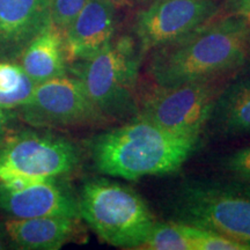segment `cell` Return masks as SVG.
Masks as SVG:
<instances>
[{
	"label": "cell",
	"instance_id": "1",
	"mask_svg": "<svg viewBox=\"0 0 250 250\" xmlns=\"http://www.w3.org/2000/svg\"><path fill=\"white\" fill-rule=\"evenodd\" d=\"M249 52V23L229 14L154 50L147 72L160 87L220 80L245 66Z\"/></svg>",
	"mask_w": 250,
	"mask_h": 250
},
{
	"label": "cell",
	"instance_id": "2",
	"mask_svg": "<svg viewBox=\"0 0 250 250\" xmlns=\"http://www.w3.org/2000/svg\"><path fill=\"white\" fill-rule=\"evenodd\" d=\"M201 137L183 136L139 115L89 142L99 173L123 180L176 173L199 147Z\"/></svg>",
	"mask_w": 250,
	"mask_h": 250
},
{
	"label": "cell",
	"instance_id": "3",
	"mask_svg": "<svg viewBox=\"0 0 250 250\" xmlns=\"http://www.w3.org/2000/svg\"><path fill=\"white\" fill-rule=\"evenodd\" d=\"M174 221L214 230L250 250V183L184 180L170 197Z\"/></svg>",
	"mask_w": 250,
	"mask_h": 250
},
{
	"label": "cell",
	"instance_id": "4",
	"mask_svg": "<svg viewBox=\"0 0 250 250\" xmlns=\"http://www.w3.org/2000/svg\"><path fill=\"white\" fill-rule=\"evenodd\" d=\"M142 51L130 37L111 41L92 57L73 62L71 72L85 86L103 116L129 121L139 114L137 92Z\"/></svg>",
	"mask_w": 250,
	"mask_h": 250
},
{
	"label": "cell",
	"instance_id": "5",
	"mask_svg": "<svg viewBox=\"0 0 250 250\" xmlns=\"http://www.w3.org/2000/svg\"><path fill=\"white\" fill-rule=\"evenodd\" d=\"M80 219L103 242L124 249H140L155 218L147 203L129 186L92 179L78 196Z\"/></svg>",
	"mask_w": 250,
	"mask_h": 250
},
{
	"label": "cell",
	"instance_id": "6",
	"mask_svg": "<svg viewBox=\"0 0 250 250\" xmlns=\"http://www.w3.org/2000/svg\"><path fill=\"white\" fill-rule=\"evenodd\" d=\"M80 161V148L71 140L23 131L0 146V182L57 179L73 171Z\"/></svg>",
	"mask_w": 250,
	"mask_h": 250
},
{
	"label": "cell",
	"instance_id": "7",
	"mask_svg": "<svg viewBox=\"0 0 250 250\" xmlns=\"http://www.w3.org/2000/svg\"><path fill=\"white\" fill-rule=\"evenodd\" d=\"M218 81L155 86L139 98L138 115L171 132L201 137L223 87Z\"/></svg>",
	"mask_w": 250,
	"mask_h": 250
},
{
	"label": "cell",
	"instance_id": "8",
	"mask_svg": "<svg viewBox=\"0 0 250 250\" xmlns=\"http://www.w3.org/2000/svg\"><path fill=\"white\" fill-rule=\"evenodd\" d=\"M21 117L33 126H85L107 123L79 78L66 74L37 83L20 108Z\"/></svg>",
	"mask_w": 250,
	"mask_h": 250
},
{
	"label": "cell",
	"instance_id": "9",
	"mask_svg": "<svg viewBox=\"0 0 250 250\" xmlns=\"http://www.w3.org/2000/svg\"><path fill=\"white\" fill-rule=\"evenodd\" d=\"M218 13L215 0H154L134 21L140 51L169 45L210 22Z\"/></svg>",
	"mask_w": 250,
	"mask_h": 250
},
{
	"label": "cell",
	"instance_id": "10",
	"mask_svg": "<svg viewBox=\"0 0 250 250\" xmlns=\"http://www.w3.org/2000/svg\"><path fill=\"white\" fill-rule=\"evenodd\" d=\"M0 210L11 218L39 217L79 218V202L56 179L0 182Z\"/></svg>",
	"mask_w": 250,
	"mask_h": 250
},
{
	"label": "cell",
	"instance_id": "11",
	"mask_svg": "<svg viewBox=\"0 0 250 250\" xmlns=\"http://www.w3.org/2000/svg\"><path fill=\"white\" fill-rule=\"evenodd\" d=\"M116 30V4L112 0H88L64 31L67 62L92 57L112 41Z\"/></svg>",
	"mask_w": 250,
	"mask_h": 250
},
{
	"label": "cell",
	"instance_id": "12",
	"mask_svg": "<svg viewBox=\"0 0 250 250\" xmlns=\"http://www.w3.org/2000/svg\"><path fill=\"white\" fill-rule=\"evenodd\" d=\"M51 0H0V57L15 58L51 23Z\"/></svg>",
	"mask_w": 250,
	"mask_h": 250
},
{
	"label": "cell",
	"instance_id": "13",
	"mask_svg": "<svg viewBox=\"0 0 250 250\" xmlns=\"http://www.w3.org/2000/svg\"><path fill=\"white\" fill-rule=\"evenodd\" d=\"M5 227L11 241L24 250H58L83 235L79 218L59 215L11 218Z\"/></svg>",
	"mask_w": 250,
	"mask_h": 250
},
{
	"label": "cell",
	"instance_id": "14",
	"mask_svg": "<svg viewBox=\"0 0 250 250\" xmlns=\"http://www.w3.org/2000/svg\"><path fill=\"white\" fill-rule=\"evenodd\" d=\"M208 126L226 138L250 136V72L221 87Z\"/></svg>",
	"mask_w": 250,
	"mask_h": 250
},
{
	"label": "cell",
	"instance_id": "15",
	"mask_svg": "<svg viewBox=\"0 0 250 250\" xmlns=\"http://www.w3.org/2000/svg\"><path fill=\"white\" fill-rule=\"evenodd\" d=\"M21 66L36 83L67 73L64 33L50 23L21 52Z\"/></svg>",
	"mask_w": 250,
	"mask_h": 250
},
{
	"label": "cell",
	"instance_id": "16",
	"mask_svg": "<svg viewBox=\"0 0 250 250\" xmlns=\"http://www.w3.org/2000/svg\"><path fill=\"white\" fill-rule=\"evenodd\" d=\"M37 83L22 66L11 62H0V108H21L29 101Z\"/></svg>",
	"mask_w": 250,
	"mask_h": 250
},
{
	"label": "cell",
	"instance_id": "17",
	"mask_svg": "<svg viewBox=\"0 0 250 250\" xmlns=\"http://www.w3.org/2000/svg\"><path fill=\"white\" fill-rule=\"evenodd\" d=\"M140 249L145 250H192L188 236L177 221H154Z\"/></svg>",
	"mask_w": 250,
	"mask_h": 250
},
{
	"label": "cell",
	"instance_id": "18",
	"mask_svg": "<svg viewBox=\"0 0 250 250\" xmlns=\"http://www.w3.org/2000/svg\"><path fill=\"white\" fill-rule=\"evenodd\" d=\"M179 224L191 243L192 250H249L243 243L214 230L182 223Z\"/></svg>",
	"mask_w": 250,
	"mask_h": 250
},
{
	"label": "cell",
	"instance_id": "19",
	"mask_svg": "<svg viewBox=\"0 0 250 250\" xmlns=\"http://www.w3.org/2000/svg\"><path fill=\"white\" fill-rule=\"evenodd\" d=\"M87 2L88 0H51V23L64 33Z\"/></svg>",
	"mask_w": 250,
	"mask_h": 250
},
{
	"label": "cell",
	"instance_id": "20",
	"mask_svg": "<svg viewBox=\"0 0 250 250\" xmlns=\"http://www.w3.org/2000/svg\"><path fill=\"white\" fill-rule=\"evenodd\" d=\"M221 167L234 180L250 183V146L230 152L221 160Z\"/></svg>",
	"mask_w": 250,
	"mask_h": 250
},
{
	"label": "cell",
	"instance_id": "21",
	"mask_svg": "<svg viewBox=\"0 0 250 250\" xmlns=\"http://www.w3.org/2000/svg\"><path fill=\"white\" fill-rule=\"evenodd\" d=\"M229 7L232 11L230 14L245 19L250 23V0H230Z\"/></svg>",
	"mask_w": 250,
	"mask_h": 250
},
{
	"label": "cell",
	"instance_id": "22",
	"mask_svg": "<svg viewBox=\"0 0 250 250\" xmlns=\"http://www.w3.org/2000/svg\"><path fill=\"white\" fill-rule=\"evenodd\" d=\"M7 110H4V109L0 108V140H1L2 136H4L6 126H7V122H8V115Z\"/></svg>",
	"mask_w": 250,
	"mask_h": 250
},
{
	"label": "cell",
	"instance_id": "23",
	"mask_svg": "<svg viewBox=\"0 0 250 250\" xmlns=\"http://www.w3.org/2000/svg\"><path fill=\"white\" fill-rule=\"evenodd\" d=\"M112 1H114L115 4H120V2H123L124 0H112Z\"/></svg>",
	"mask_w": 250,
	"mask_h": 250
},
{
	"label": "cell",
	"instance_id": "24",
	"mask_svg": "<svg viewBox=\"0 0 250 250\" xmlns=\"http://www.w3.org/2000/svg\"><path fill=\"white\" fill-rule=\"evenodd\" d=\"M249 44H250V23H249Z\"/></svg>",
	"mask_w": 250,
	"mask_h": 250
},
{
	"label": "cell",
	"instance_id": "25",
	"mask_svg": "<svg viewBox=\"0 0 250 250\" xmlns=\"http://www.w3.org/2000/svg\"><path fill=\"white\" fill-rule=\"evenodd\" d=\"M0 249H2V245H1V240H0Z\"/></svg>",
	"mask_w": 250,
	"mask_h": 250
}]
</instances>
